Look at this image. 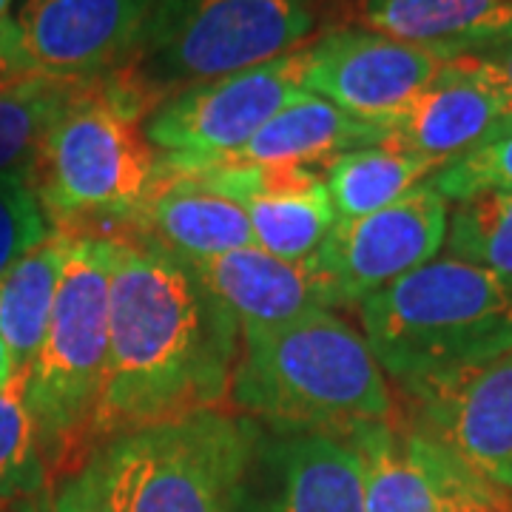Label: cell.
<instances>
[{"instance_id": "cell-1", "label": "cell", "mask_w": 512, "mask_h": 512, "mask_svg": "<svg viewBox=\"0 0 512 512\" xmlns=\"http://www.w3.org/2000/svg\"><path fill=\"white\" fill-rule=\"evenodd\" d=\"M239 348L234 313L185 262L146 242L117 239L97 450L151 424L234 410Z\"/></svg>"}, {"instance_id": "cell-2", "label": "cell", "mask_w": 512, "mask_h": 512, "mask_svg": "<svg viewBox=\"0 0 512 512\" xmlns=\"http://www.w3.org/2000/svg\"><path fill=\"white\" fill-rule=\"evenodd\" d=\"M231 407L274 433L348 436L390 421L396 396L362 333L333 311L242 328Z\"/></svg>"}, {"instance_id": "cell-3", "label": "cell", "mask_w": 512, "mask_h": 512, "mask_svg": "<svg viewBox=\"0 0 512 512\" xmlns=\"http://www.w3.org/2000/svg\"><path fill=\"white\" fill-rule=\"evenodd\" d=\"M148 106L123 77L86 80L43 137L29 183L52 231L126 239L157 185Z\"/></svg>"}, {"instance_id": "cell-4", "label": "cell", "mask_w": 512, "mask_h": 512, "mask_svg": "<svg viewBox=\"0 0 512 512\" xmlns=\"http://www.w3.org/2000/svg\"><path fill=\"white\" fill-rule=\"evenodd\" d=\"M362 336L399 390L512 350V282L436 256L359 302Z\"/></svg>"}, {"instance_id": "cell-5", "label": "cell", "mask_w": 512, "mask_h": 512, "mask_svg": "<svg viewBox=\"0 0 512 512\" xmlns=\"http://www.w3.org/2000/svg\"><path fill=\"white\" fill-rule=\"evenodd\" d=\"M114 259L117 239L74 237L43 345L26 367V404L52 487L97 453Z\"/></svg>"}, {"instance_id": "cell-6", "label": "cell", "mask_w": 512, "mask_h": 512, "mask_svg": "<svg viewBox=\"0 0 512 512\" xmlns=\"http://www.w3.org/2000/svg\"><path fill=\"white\" fill-rule=\"evenodd\" d=\"M262 430L200 410L106 441L92 456L111 512H237Z\"/></svg>"}, {"instance_id": "cell-7", "label": "cell", "mask_w": 512, "mask_h": 512, "mask_svg": "<svg viewBox=\"0 0 512 512\" xmlns=\"http://www.w3.org/2000/svg\"><path fill=\"white\" fill-rule=\"evenodd\" d=\"M311 32L308 0H160L140 52L114 74L154 109L191 83L302 49Z\"/></svg>"}, {"instance_id": "cell-8", "label": "cell", "mask_w": 512, "mask_h": 512, "mask_svg": "<svg viewBox=\"0 0 512 512\" xmlns=\"http://www.w3.org/2000/svg\"><path fill=\"white\" fill-rule=\"evenodd\" d=\"M450 202L427 183L416 185L387 208L330 228L308 259L333 308H359L370 293L433 262L444 248Z\"/></svg>"}, {"instance_id": "cell-9", "label": "cell", "mask_w": 512, "mask_h": 512, "mask_svg": "<svg viewBox=\"0 0 512 512\" xmlns=\"http://www.w3.org/2000/svg\"><path fill=\"white\" fill-rule=\"evenodd\" d=\"M302 49L245 72L191 83L148 111L143 131L160 154L208 160L237 151L302 89Z\"/></svg>"}, {"instance_id": "cell-10", "label": "cell", "mask_w": 512, "mask_h": 512, "mask_svg": "<svg viewBox=\"0 0 512 512\" xmlns=\"http://www.w3.org/2000/svg\"><path fill=\"white\" fill-rule=\"evenodd\" d=\"M399 416L512 495V350L399 390Z\"/></svg>"}, {"instance_id": "cell-11", "label": "cell", "mask_w": 512, "mask_h": 512, "mask_svg": "<svg viewBox=\"0 0 512 512\" xmlns=\"http://www.w3.org/2000/svg\"><path fill=\"white\" fill-rule=\"evenodd\" d=\"M345 439L365 478V512H490L510 493L473 473L407 419L362 424Z\"/></svg>"}, {"instance_id": "cell-12", "label": "cell", "mask_w": 512, "mask_h": 512, "mask_svg": "<svg viewBox=\"0 0 512 512\" xmlns=\"http://www.w3.org/2000/svg\"><path fill=\"white\" fill-rule=\"evenodd\" d=\"M302 55L305 92L376 126H387L450 63L362 26L330 29L302 46Z\"/></svg>"}, {"instance_id": "cell-13", "label": "cell", "mask_w": 512, "mask_h": 512, "mask_svg": "<svg viewBox=\"0 0 512 512\" xmlns=\"http://www.w3.org/2000/svg\"><path fill=\"white\" fill-rule=\"evenodd\" d=\"M160 0H23L15 15L37 74L100 80L140 52Z\"/></svg>"}, {"instance_id": "cell-14", "label": "cell", "mask_w": 512, "mask_h": 512, "mask_svg": "<svg viewBox=\"0 0 512 512\" xmlns=\"http://www.w3.org/2000/svg\"><path fill=\"white\" fill-rule=\"evenodd\" d=\"M237 512H365L356 447L330 433L259 436Z\"/></svg>"}, {"instance_id": "cell-15", "label": "cell", "mask_w": 512, "mask_h": 512, "mask_svg": "<svg viewBox=\"0 0 512 512\" xmlns=\"http://www.w3.org/2000/svg\"><path fill=\"white\" fill-rule=\"evenodd\" d=\"M157 177H194L211 191L239 202L248 214L256 248L285 262H308L336 225L328 185L319 168L242 165L200 168Z\"/></svg>"}, {"instance_id": "cell-16", "label": "cell", "mask_w": 512, "mask_h": 512, "mask_svg": "<svg viewBox=\"0 0 512 512\" xmlns=\"http://www.w3.org/2000/svg\"><path fill=\"white\" fill-rule=\"evenodd\" d=\"M384 137H387L384 126L356 120L328 100L305 92L282 111H276L274 117L237 151L208 157V160H185V157L157 151V171L180 174V171H200V168H242V165L316 168L333 160L336 154L382 146Z\"/></svg>"}, {"instance_id": "cell-17", "label": "cell", "mask_w": 512, "mask_h": 512, "mask_svg": "<svg viewBox=\"0 0 512 512\" xmlns=\"http://www.w3.org/2000/svg\"><path fill=\"white\" fill-rule=\"evenodd\" d=\"M384 128L382 146L419 154L444 168L512 128V120L484 86L447 63Z\"/></svg>"}, {"instance_id": "cell-18", "label": "cell", "mask_w": 512, "mask_h": 512, "mask_svg": "<svg viewBox=\"0 0 512 512\" xmlns=\"http://www.w3.org/2000/svg\"><path fill=\"white\" fill-rule=\"evenodd\" d=\"M126 239L188 265L256 245L245 208L194 177H157Z\"/></svg>"}, {"instance_id": "cell-19", "label": "cell", "mask_w": 512, "mask_h": 512, "mask_svg": "<svg viewBox=\"0 0 512 512\" xmlns=\"http://www.w3.org/2000/svg\"><path fill=\"white\" fill-rule=\"evenodd\" d=\"M188 268L234 313L239 328L279 325L319 308L330 311L328 293L311 262H285L256 245L191 262Z\"/></svg>"}, {"instance_id": "cell-20", "label": "cell", "mask_w": 512, "mask_h": 512, "mask_svg": "<svg viewBox=\"0 0 512 512\" xmlns=\"http://www.w3.org/2000/svg\"><path fill=\"white\" fill-rule=\"evenodd\" d=\"M356 20L367 32L444 60L478 55L512 40V0H359Z\"/></svg>"}, {"instance_id": "cell-21", "label": "cell", "mask_w": 512, "mask_h": 512, "mask_svg": "<svg viewBox=\"0 0 512 512\" xmlns=\"http://www.w3.org/2000/svg\"><path fill=\"white\" fill-rule=\"evenodd\" d=\"M74 237L52 231L0 279V339L26 370L43 345Z\"/></svg>"}, {"instance_id": "cell-22", "label": "cell", "mask_w": 512, "mask_h": 512, "mask_svg": "<svg viewBox=\"0 0 512 512\" xmlns=\"http://www.w3.org/2000/svg\"><path fill=\"white\" fill-rule=\"evenodd\" d=\"M439 168V163L424 160L419 154H407L390 146H370L336 154L322 165V177L328 185L336 220L345 222L382 211L416 185L427 183Z\"/></svg>"}, {"instance_id": "cell-23", "label": "cell", "mask_w": 512, "mask_h": 512, "mask_svg": "<svg viewBox=\"0 0 512 512\" xmlns=\"http://www.w3.org/2000/svg\"><path fill=\"white\" fill-rule=\"evenodd\" d=\"M83 83L29 74L0 89V174H29L43 137Z\"/></svg>"}, {"instance_id": "cell-24", "label": "cell", "mask_w": 512, "mask_h": 512, "mask_svg": "<svg viewBox=\"0 0 512 512\" xmlns=\"http://www.w3.org/2000/svg\"><path fill=\"white\" fill-rule=\"evenodd\" d=\"M49 473L26 404V370L0 390V510L20 507L49 490Z\"/></svg>"}, {"instance_id": "cell-25", "label": "cell", "mask_w": 512, "mask_h": 512, "mask_svg": "<svg viewBox=\"0 0 512 512\" xmlns=\"http://www.w3.org/2000/svg\"><path fill=\"white\" fill-rule=\"evenodd\" d=\"M430 185L456 205L484 194H512V128L439 168Z\"/></svg>"}, {"instance_id": "cell-26", "label": "cell", "mask_w": 512, "mask_h": 512, "mask_svg": "<svg viewBox=\"0 0 512 512\" xmlns=\"http://www.w3.org/2000/svg\"><path fill=\"white\" fill-rule=\"evenodd\" d=\"M49 234L52 225L29 183V174H0V279L43 239H49Z\"/></svg>"}, {"instance_id": "cell-27", "label": "cell", "mask_w": 512, "mask_h": 512, "mask_svg": "<svg viewBox=\"0 0 512 512\" xmlns=\"http://www.w3.org/2000/svg\"><path fill=\"white\" fill-rule=\"evenodd\" d=\"M444 248L447 256L481 265L512 282V231L493 220L476 200L458 202L450 211Z\"/></svg>"}, {"instance_id": "cell-28", "label": "cell", "mask_w": 512, "mask_h": 512, "mask_svg": "<svg viewBox=\"0 0 512 512\" xmlns=\"http://www.w3.org/2000/svg\"><path fill=\"white\" fill-rule=\"evenodd\" d=\"M18 512H111V507L100 490L97 470L89 461L74 476L57 481L55 487L32 498L29 504H20Z\"/></svg>"}, {"instance_id": "cell-29", "label": "cell", "mask_w": 512, "mask_h": 512, "mask_svg": "<svg viewBox=\"0 0 512 512\" xmlns=\"http://www.w3.org/2000/svg\"><path fill=\"white\" fill-rule=\"evenodd\" d=\"M450 66L484 86L512 120V40L478 55L456 57L450 60Z\"/></svg>"}, {"instance_id": "cell-30", "label": "cell", "mask_w": 512, "mask_h": 512, "mask_svg": "<svg viewBox=\"0 0 512 512\" xmlns=\"http://www.w3.org/2000/svg\"><path fill=\"white\" fill-rule=\"evenodd\" d=\"M29 74H37L29 63V57L23 52V43H20L18 26L15 20H3L0 23V89L9 86V83H18Z\"/></svg>"}, {"instance_id": "cell-31", "label": "cell", "mask_w": 512, "mask_h": 512, "mask_svg": "<svg viewBox=\"0 0 512 512\" xmlns=\"http://www.w3.org/2000/svg\"><path fill=\"white\" fill-rule=\"evenodd\" d=\"M476 202L493 220L512 231V194H484V197H476Z\"/></svg>"}, {"instance_id": "cell-32", "label": "cell", "mask_w": 512, "mask_h": 512, "mask_svg": "<svg viewBox=\"0 0 512 512\" xmlns=\"http://www.w3.org/2000/svg\"><path fill=\"white\" fill-rule=\"evenodd\" d=\"M15 373H18L15 359H12V353H9V348H6V345H3V339H0V390L12 382V376H15Z\"/></svg>"}, {"instance_id": "cell-33", "label": "cell", "mask_w": 512, "mask_h": 512, "mask_svg": "<svg viewBox=\"0 0 512 512\" xmlns=\"http://www.w3.org/2000/svg\"><path fill=\"white\" fill-rule=\"evenodd\" d=\"M490 512H512V495H504Z\"/></svg>"}, {"instance_id": "cell-34", "label": "cell", "mask_w": 512, "mask_h": 512, "mask_svg": "<svg viewBox=\"0 0 512 512\" xmlns=\"http://www.w3.org/2000/svg\"><path fill=\"white\" fill-rule=\"evenodd\" d=\"M9 6H12V0H0V23L9 20Z\"/></svg>"}]
</instances>
